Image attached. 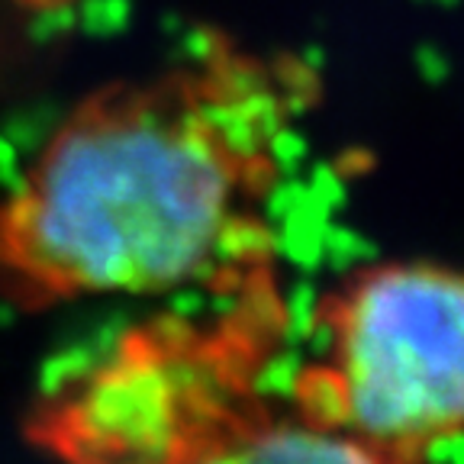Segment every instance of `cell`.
Here are the masks:
<instances>
[{
	"label": "cell",
	"mask_w": 464,
	"mask_h": 464,
	"mask_svg": "<svg viewBox=\"0 0 464 464\" xmlns=\"http://www.w3.org/2000/svg\"><path fill=\"white\" fill-rule=\"evenodd\" d=\"M316 74L207 33L145 78L101 84L0 203V290L26 310L213 294L275 258L268 203Z\"/></svg>",
	"instance_id": "1"
},
{
	"label": "cell",
	"mask_w": 464,
	"mask_h": 464,
	"mask_svg": "<svg viewBox=\"0 0 464 464\" xmlns=\"http://www.w3.org/2000/svg\"><path fill=\"white\" fill-rule=\"evenodd\" d=\"M290 306L275 258L213 294L210 310L159 313L49 387L26 420L58 464H435L316 420L268 371Z\"/></svg>",
	"instance_id": "2"
},
{
	"label": "cell",
	"mask_w": 464,
	"mask_h": 464,
	"mask_svg": "<svg viewBox=\"0 0 464 464\" xmlns=\"http://www.w3.org/2000/svg\"><path fill=\"white\" fill-rule=\"evenodd\" d=\"M287 397L364 442L435 458L464 439V265L377 258L313 304Z\"/></svg>",
	"instance_id": "3"
}]
</instances>
